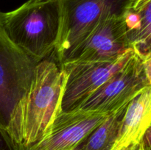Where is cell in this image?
<instances>
[{
  "mask_svg": "<svg viewBox=\"0 0 151 150\" xmlns=\"http://www.w3.org/2000/svg\"><path fill=\"white\" fill-rule=\"evenodd\" d=\"M148 85L142 59L135 53L123 68L75 109L112 112L122 104L130 102Z\"/></svg>",
  "mask_w": 151,
  "mask_h": 150,
  "instance_id": "cell-6",
  "label": "cell"
},
{
  "mask_svg": "<svg viewBox=\"0 0 151 150\" xmlns=\"http://www.w3.org/2000/svg\"><path fill=\"white\" fill-rule=\"evenodd\" d=\"M151 125V86L145 87L125 110L117 138L111 150H120L142 140Z\"/></svg>",
  "mask_w": 151,
  "mask_h": 150,
  "instance_id": "cell-9",
  "label": "cell"
},
{
  "mask_svg": "<svg viewBox=\"0 0 151 150\" xmlns=\"http://www.w3.org/2000/svg\"><path fill=\"white\" fill-rule=\"evenodd\" d=\"M138 144H134V145H131V146H130L126 147V148L122 149H120V150H135Z\"/></svg>",
  "mask_w": 151,
  "mask_h": 150,
  "instance_id": "cell-14",
  "label": "cell"
},
{
  "mask_svg": "<svg viewBox=\"0 0 151 150\" xmlns=\"http://www.w3.org/2000/svg\"><path fill=\"white\" fill-rule=\"evenodd\" d=\"M143 69L149 85L151 86V55L142 60Z\"/></svg>",
  "mask_w": 151,
  "mask_h": 150,
  "instance_id": "cell-11",
  "label": "cell"
},
{
  "mask_svg": "<svg viewBox=\"0 0 151 150\" xmlns=\"http://www.w3.org/2000/svg\"><path fill=\"white\" fill-rule=\"evenodd\" d=\"M142 142L149 150H151V125L145 133L142 138Z\"/></svg>",
  "mask_w": 151,
  "mask_h": 150,
  "instance_id": "cell-12",
  "label": "cell"
},
{
  "mask_svg": "<svg viewBox=\"0 0 151 150\" xmlns=\"http://www.w3.org/2000/svg\"><path fill=\"white\" fill-rule=\"evenodd\" d=\"M37 64L10 39L0 19V129L5 141L10 115L27 90Z\"/></svg>",
  "mask_w": 151,
  "mask_h": 150,
  "instance_id": "cell-4",
  "label": "cell"
},
{
  "mask_svg": "<svg viewBox=\"0 0 151 150\" xmlns=\"http://www.w3.org/2000/svg\"><path fill=\"white\" fill-rule=\"evenodd\" d=\"M135 54L132 48L111 61L67 62L60 65L67 75L62 111H70L95 92Z\"/></svg>",
  "mask_w": 151,
  "mask_h": 150,
  "instance_id": "cell-5",
  "label": "cell"
},
{
  "mask_svg": "<svg viewBox=\"0 0 151 150\" xmlns=\"http://www.w3.org/2000/svg\"><path fill=\"white\" fill-rule=\"evenodd\" d=\"M131 0H58L59 29L52 56L64 63L97 23L113 15H122Z\"/></svg>",
  "mask_w": 151,
  "mask_h": 150,
  "instance_id": "cell-3",
  "label": "cell"
},
{
  "mask_svg": "<svg viewBox=\"0 0 151 150\" xmlns=\"http://www.w3.org/2000/svg\"><path fill=\"white\" fill-rule=\"evenodd\" d=\"M66 79L55 58L36 65L27 90L10 115L5 132L9 150H22L48 136L62 112Z\"/></svg>",
  "mask_w": 151,
  "mask_h": 150,
  "instance_id": "cell-1",
  "label": "cell"
},
{
  "mask_svg": "<svg viewBox=\"0 0 151 150\" xmlns=\"http://www.w3.org/2000/svg\"><path fill=\"white\" fill-rule=\"evenodd\" d=\"M125 103L111 112L80 146L81 150H111L116 141L121 121L127 106Z\"/></svg>",
  "mask_w": 151,
  "mask_h": 150,
  "instance_id": "cell-10",
  "label": "cell"
},
{
  "mask_svg": "<svg viewBox=\"0 0 151 150\" xmlns=\"http://www.w3.org/2000/svg\"><path fill=\"white\" fill-rule=\"evenodd\" d=\"M111 113L81 109L62 111L48 136L22 150H75Z\"/></svg>",
  "mask_w": 151,
  "mask_h": 150,
  "instance_id": "cell-8",
  "label": "cell"
},
{
  "mask_svg": "<svg viewBox=\"0 0 151 150\" xmlns=\"http://www.w3.org/2000/svg\"><path fill=\"white\" fill-rule=\"evenodd\" d=\"M131 48L123 14L113 15L97 23L64 63L111 61Z\"/></svg>",
  "mask_w": 151,
  "mask_h": 150,
  "instance_id": "cell-7",
  "label": "cell"
},
{
  "mask_svg": "<svg viewBox=\"0 0 151 150\" xmlns=\"http://www.w3.org/2000/svg\"><path fill=\"white\" fill-rule=\"evenodd\" d=\"M0 19L10 39L35 63L52 55L58 36V0H28L0 12Z\"/></svg>",
  "mask_w": 151,
  "mask_h": 150,
  "instance_id": "cell-2",
  "label": "cell"
},
{
  "mask_svg": "<svg viewBox=\"0 0 151 150\" xmlns=\"http://www.w3.org/2000/svg\"><path fill=\"white\" fill-rule=\"evenodd\" d=\"M0 150H9L3 132L0 129Z\"/></svg>",
  "mask_w": 151,
  "mask_h": 150,
  "instance_id": "cell-13",
  "label": "cell"
},
{
  "mask_svg": "<svg viewBox=\"0 0 151 150\" xmlns=\"http://www.w3.org/2000/svg\"><path fill=\"white\" fill-rule=\"evenodd\" d=\"M136 150H145V149L144 144H143L142 141L141 142H140L139 144H138V146H137V149H136Z\"/></svg>",
  "mask_w": 151,
  "mask_h": 150,
  "instance_id": "cell-15",
  "label": "cell"
},
{
  "mask_svg": "<svg viewBox=\"0 0 151 150\" xmlns=\"http://www.w3.org/2000/svg\"><path fill=\"white\" fill-rule=\"evenodd\" d=\"M144 146H145V144H144ZM145 150H149V149H147V147H146V146H145Z\"/></svg>",
  "mask_w": 151,
  "mask_h": 150,
  "instance_id": "cell-17",
  "label": "cell"
},
{
  "mask_svg": "<svg viewBox=\"0 0 151 150\" xmlns=\"http://www.w3.org/2000/svg\"><path fill=\"white\" fill-rule=\"evenodd\" d=\"M75 150H81V148H80V146H78V148H77V149H75Z\"/></svg>",
  "mask_w": 151,
  "mask_h": 150,
  "instance_id": "cell-16",
  "label": "cell"
},
{
  "mask_svg": "<svg viewBox=\"0 0 151 150\" xmlns=\"http://www.w3.org/2000/svg\"><path fill=\"white\" fill-rule=\"evenodd\" d=\"M139 143H140V142H139ZM137 146H138V145H137ZM136 149H137V148H136ZM135 150H136V149H135Z\"/></svg>",
  "mask_w": 151,
  "mask_h": 150,
  "instance_id": "cell-18",
  "label": "cell"
}]
</instances>
